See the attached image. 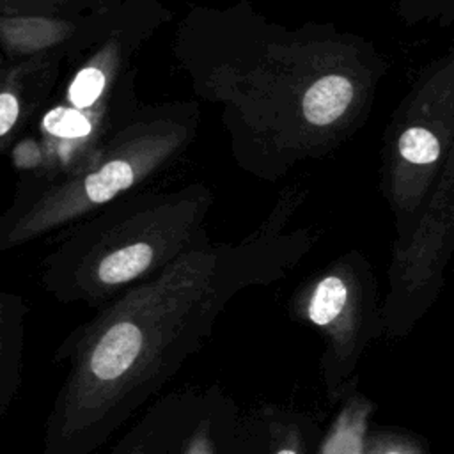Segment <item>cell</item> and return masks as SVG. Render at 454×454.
Returning a JSON list of instances; mask_svg holds the SVG:
<instances>
[{
  "mask_svg": "<svg viewBox=\"0 0 454 454\" xmlns=\"http://www.w3.org/2000/svg\"><path fill=\"white\" fill-rule=\"evenodd\" d=\"M215 266H184L114 301L67 333L53 360L64 380L41 454H94L181 371L232 293Z\"/></svg>",
  "mask_w": 454,
  "mask_h": 454,
  "instance_id": "6da1fadb",
  "label": "cell"
},
{
  "mask_svg": "<svg viewBox=\"0 0 454 454\" xmlns=\"http://www.w3.org/2000/svg\"><path fill=\"white\" fill-rule=\"evenodd\" d=\"M452 149L454 44L422 71L392 137V199L404 215V234L440 183Z\"/></svg>",
  "mask_w": 454,
  "mask_h": 454,
  "instance_id": "7a4b0ae2",
  "label": "cell"
},
{
  "mask_svg": "<svg viewBox=\"0 0 454 454\" xmlns=\"http://www.w3.org/2000/svg\"><path fill=\"white\" fill-rule=\"evenodd\" d=\"M293 316L321 337V380L328 403L337 404L356 383L367 346L383 335V316L374 294L355 271L326 273L296 300Z\"/></svg>",
  "mask_w": 454,
  "mask_h": 454,
  "instance_id": "3957f363",
  "label": "cell"
},
{
  "mask_svg": "<svg viewBox=\"0 0 454 454\" xmlns=\"http://www.w3.org/2000/svg\"><path fill=\"white\" fill-rule=\"evenodd\" d=\"M454 254V183L436 188L410 232L403 234L392 266V284L381 309L383 335L397 339L433 305Z\"/></svg>",
  "mask_w": 454,
  "mask_h": 454,
  "instance_id": "277c9868",
  "label": "cell"
},
{
  "mask_svg": "<svg viewBox=\"0 0 454 454\" xmlns=\"http://www.w3.org/2000/svg\"><path fill=\"white\" fill-rule=\"evenodd\" d=\"M163 454H264L259 411L243 410L222 387L209 385Z\"/></svg>",
  "mask_w": 454,
  "mask_h": 454,
  "instance_id": "5b68a950",
  "label": "cell"
},
{
  "mask_svg": "<svg viewBox=\"0 0 454 454\" xmlns=\"http://www.w3.org/2000/svg\"><path fill=\"white\" fill-rule=\"evenodd\" d=\"M200 394L199 388H186L156 397L108 454H163L195 413Z\"/></svg>",
  "mask_w": 454,
  "mask_h": 454,
  "instance_id": "8992f818",
  "label": "cell"
},
{
  "mask_svg": "<svg viewBox=\"0 0 454 454\" xmlns=\"http://www.w3.org/2000/svg\"><path fill=\"white\" fill-rule=\"evenodd\" d=\"M374 403L353 383L321 431L316 454H365Z\"/></svg>",
  "mask_w": 454,
  "mask_h": 454,
  "instance_id": "52a82bcc",
  "label": "cell"
},
{
  "mask_svg": "<svg viewBox=\"0 0 454 454\" xmlns=\"http://www.w3.org/2000/svg\"><path fill=\"white\" fill-rule=\"evenodd\" d=\"M257 411L262 422L264 454H316L323 429L314 417L277 404L257 406Z\"/></svg>",
  "mask_w": 454,
  "mask_h": 454,
  "instance_id": "ba28073f",
  "label": "cell"
},
{
  "mask_svg": "<svg viewBox=\"0 0 454 454\" xmlns=\"http://www.w3.org/2000/svg\"><path fill=\"white\" fill-rule=\"evenodd\" d=\"M25 307L18 298L2 300L0 312V417H5L18 397L23 374Z\"/></svg>",
  "mask_w": 454,
  "mask_h": 454,
  "instance_id": "9c48e42d",
  "label": "cell"
},
{
  "mask_svg": "<svg viewBox=\"0 0 454 454\" xmlns=\"http://www.w3.org/2000/svg\"><path fill=\"white\" fill-rule=\"evenodd\" d=\"M355 99V85L342 74L319 78L305 94L301 108L305 119L316 126L337 121Z\"/></svg>",
  "mask_w": 454,
  "mask_h": 454,
  "instance_id": "30bf717a",
  "label": "cell"
},
{
  "mask_svg": "<svg viewBox=\"0 0 454 454\" xmlns=\"http://www.w3.org/2000/svg\"><path fill=\"white\" fill-rule=\"evenodd\" d=\"M133 177H135V172L129 163L121 160L110 161L87 177L83 190L90 202L101 204L110 200L121 190L128 188L133 183Z\"/></svg>",
  "mask_w": 454,
  "mask_h": 454,
  "instance_id": "8fae6325",
  "label": "cell"
},
{
  "mask_svg": "<svg viewBox=\"0 0 454 454\" xmlns=\"http://www.w3.org/2000/svg\"><path fill=\"white\" fill-rule=\"evenodd\" d=\"M43 124L46 131L62 138H78L90 131L89 119L78 108L57 106L44 115Z\"/></svg>",
  "mask_w": 454,
  "mask_h": 454,
  "instance_id": "7c38bea8",
  "label": "cell"
},
{
  "mask_svg": "<svg viewBox=\"0 0 454 454\" xmlns=\"http://www.w3.org/2000/svg\"><path fill=\"white\" fill-rule=\"evenodd\" d=\"M410 21L429 23L440 28L454 23V0H404Z\"/></svg>",
  "mask_w": 454,
  "mask_h": 454,
  "instance_id": "4fadbf2b",
  "label": "cell"
},
{
  "mask_svg": "<svg viewBox=\"0 0 454 454\" xmlns=\"http://www.w3.org/2000/svg\"><path fill=\"white\" fill-rule=\"evenodd\" d=\"M105 85V76L98 67L82 69L69 87V101L76 108L90 106L101 94Z\"/></svg>",
  "mask_w": 454,
  "mask_h": 454,
  "instance_id": "5bb4252c",
  "label": "cell"
},
{
  "mask_svg": "<svg viewBox=\"0 0 454 454\" xmlns=\"http://www.w3.org/2000/svg\"><path fill=\"white\" fill-rule=\"evenodd\" d=\"M365 454H419L417 445L395 433H371Z\"/></svg>",
  "mask_w": 454,
  "mask_h": 454,
  "instance_id": "9a60e30c",
  "label": "cell"
},
{
  "mask_svg": "<svg viewBox=\"0 0 454 454\" xmlns=\"http://www.w3.org/2000/svg\"><path fill=\"white\" fill-rule=\"evenodd\" d=\"M18 117V101L11 92H2L0 96V135L5 137L14 126Z\"/></svg>",
  "mask_w": 454,
  "mask_h": 454,
  "instance_id": "2e32d148",
  "label": "cell"
},
{
  "mask_svg": "<svg viewBox=\"0 0 454 454\" xmlns=\"http://www.w3.org/2000/svg\"><path fill=\"white\" fill-rule=\"evenodd\" d=\"M452 183H454V149H452V153H450V156H449V161H447V165H445V170H443L442 179H440V183L436 184V188H449ZM436 188H434V190H436Z\"/></svg>",
  "mask_w": 454,
  "mask_h": 454,
  "instance_id": "e0dca14e",
  "label": "cell"
}]
</instances>
